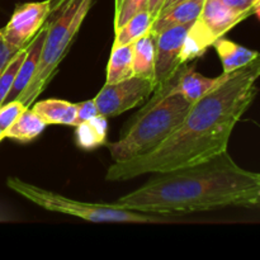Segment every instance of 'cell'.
Returning <instances> with one entry per match:
<instances>
[{
    "label": "cell",
    "mask_w": 260,
    "mask_h": 260,
    "mask_svg": "<svg viewBox=\"0 0 260 260\" xmlns=\"http://www.w3.org/2000/svg\"><path fill=\"white\" fill-rule=\"evenodd\" d=\"M50 8L51 0L17 5L8 24L2 28L4 40L18 48L29 45L33 37L46 23Z\"/></svg>",
    "instance_id": "52a82bcc"
},
{
    "label": "cell",
    "mask_w": 260,
    "mask_h": 260,
    "mask_svg": "<svg viewBox=\"0 0 260 260\" xmlns=\"http://www.w3.org/2000/svg\"><path fill=\"white\" fill-rule=\"evenodd\" d=\"M182 2H185V0H164V4H162L161 10H160V13L165 12V10H167V9H169V8H172L173 5L179 4V3H182ZM160 13H159V14H160Z\"/></svg>",
    "instance_id": "4316f807"
},
{
    "label": "cell",
    "mask_w": 260,
    "mask_h": 260,
    "mask_svg": "<svg viewBox=\"0 0 260 260\" xmlns=\"http://www.w3.org/2000/svg\"><path fill=\"white\" fill-rule=\"evenodd\" d=\"M96 116H99V112H98V109H96L94 99L78 103V112H76L75 127L78 126V124L89 121V119L94 118V117H96Z\"/></svg>",
    "instance_id": "603a6c76"
},
{
    "label": "cell",
    "mask_w": 260,
    "mask_h": 260,
    "mask_svg": "<svg viewBox=\"0 0 260 260\" xmlns=\"http://www.w3.org/2000/svg\"><path fill=\"white\" fill-rule=\"evenodd\" d=\"M156 90L152 79L134 75L113 84H104L94 98L99 114L107 119L119 116L146 102Z\"/></svg>",
    "instance_id": "8992f818"
},
{
    "label": "cell",
    "mask_w": 260,
    "mask_h": 260,
    "mask_svg": "<svg viewBox=\"0 0 260 260\" xmlns=\"http://www.w3.org/2000/svg\"><path fill=\"white\" fill-rule=\"evenodd\" d=\"M96 0H51L46 35L37 69L18 99L30 108L46 90L68 55L76 35Z\"/></svg>",
    "instance_id": "277c9868"
},
{
    "label": "cell",
    "mask_w": 260,
    "mask_h": 260,
    "mask_svg": "<svg viewBox=\"0 0 260 260\" xmlns=\"http://www.w3.org/2000/svg\"><path fill=\"white\" fill-rule=\"evenodd\" d=\"M30 108L46 122V124H65L75 127L78 104L62 99L36 101Z\"/></svg>",
    "instance_id": "4fadbf2b"
},
{
    "label": "cell",
    "mask_w": 260,
    "mask_h": 260,
    "mask_svg": "<svg viewBox=\"0 0 260 260\" xmlns=\"http://www.w3.org/2000/svg\"><path fill=\"white\" fill-rule=\"evenodd\" d=\"M203 4H205V0H185L179 4L173 5L172 8L161 12L155 18L150 32L157 35L160 30L165 28L193 23L200 17Z\"/></svg>",
    "instance_id": "7c38bea8"
},
{
    "label": "cell",
    "mask_w": 260,
    "mask_h": 260,
    "mask_svg": "<svg viewBox=\"0 0 260 260\" xmlns=\"http://www.w3.org/2000/svg\"><path fill=\"white\" fill-rule=\"evenodd\" d=\"M254 14H256V17H258L259 19H260V5H259L258 8H256V9H255V13H254Z\"/></svg>",
    "instance_id": "f1b7e54d"
},
{
    "label": "cell",
    "mask_w": 260,
    "mask_h": 260,
    "mask_svg": "<svg viewBox=\"0 0 260 260\" xmlns=\"http://www.w3.org/2000/svg\"><path fill=\"white\" fill-rule=\"evenodd\" d=\"M134 75V43L113 46L107 66L106 84L118 83Z\"/></svg>",
    "instance_id": "e0dca14e"
},
{
    "label": "cell",
    "mask_w": 260,
    "mask_h": 260,
    "mask_svg": "<svg viewBox=\"0 0 260 260\" xmlns=\"http://www.w3.org/2000/svg\"><path fill=\"white\" fill-rule=\"evenodd\" d=\"M213 47L220 57L225 74L234 73L243 66L248 65L259 53L258 51L250 50V48L239 45L225 37L218 38L213 43Z\"/></svg>",
    "instance_id": "5bb4252c"
},
{
    "label": "cell",
    "mask_w": 260,
    "mask_h": 260,
    "mask_svg": "<svg viewBox=\"0 0 260 260\" xmlns=\"http://www.w3.org/2000/svg\"><path fill=\"white\" fill-rule=\"evenodd\" d=\"M19 50L20 48L9 45V43L4 40L2 29H0V75H2L3 71L5 70L8 63H9L10 61L14 58V56L19 52Z\"/></svg>",
    "instance_id": "cb8c5ba5"
},
{
    "label": "cell",
    "mask_w": 260,
    "mask_h": 260,
    "mask_svg": "<svg viewBox=\"0 0 260 260\" xmlns=\"http://www.w3.org/2000/svg\"><path fill=\"white\" fill-rule=\"evenodd\" d=\"M222 2L233 10L245 15L246 18L254 14L255 9L258 8V2L256 0H222Z\"/></svg>",
    "instance_id": "d4e9b609"
},
{
    "label": "cell",
    "mask_w": 260,
    "mask_h": 260,
    "mask_svg": "<svg viewBox=\"0 0 260 260\" xmlns=\"http://www.w3.org/2000/svg\"><path fill=\"white\" fill-rule=\"evenodd\" d=\"M174 75L157 86L136 113L121 139L108 145L113 161H126L152 151L183 121L192 104L178 93H169Z\"/></svg>",
    "instance_id": "3957f363"
},
{
    "label": "cell",
    "mask_w": 260,
    "mask_h": 260,
    "mask_svg": "<svg viewBox=\"0 0 260 260\" xmlns=\"http://www.w3.org/2000/svg\"><path fill=\"white\" fill-rule=\"evenodd\" d=\"M46 122L33 111L25 108L14 123L4 131V139L15 140L20 142H28L40 136L46 128Z\"/></svg>",
    "instance_id": "9a60e30c"
},
{
    "label": "cell",
    "mask_w": 260,
    "mask_h": 260,
    "mask_svg": "<svg viewBox=\"0 0 260 260\" xmlns=\"http://www.w3.org/2000/svg\"><path fill=\"white\" fill-rule=\"evenodd\" d=\"M114 205L162 216L260 207V173L239 167L226 150L198 164L154 173L151 179Z\"/></svg>",
    "instance_id": "7a4b0ae2"
},
{
    "label": "cell",
    "mask_w": 260,
    "mask_h": 260,
    "mask_svg": "<svg viewBox=\"0 0 260 260\" xmlns=\"http://www.w3.org/2000/svg\"><path fill=\"white\" fill-rule=\"evenodd\" d=\"M122 2H123V0H114V12H116V10H118V8L121 7Z\"/></svg>",
    "instance_id": "83f0119b"
},
{
    "label": "cell",
    "mask_w": 260,
    "mask_h": 260,
    "mask_svg": "<svg viewBox=\"0 0 260 260\" xmlns=\"http://www.w3.org/2000/svg\"><path fill=\"white\" fill-rule=\"evenodd\" d=\"M154 23V18L150 14L149 10L145 9L142 12L137 13L136 15L127 20L123 25L114 29L116 37H114L113 46H122L134 43L139 38L144 37L145 35L150 32Z\"/></svg>",
    "instance_id": "ac0fdd59"
},
{
    "label": "cell",
    "mask_w": 260,
    "mask_h": 260,
    "mask_svg": "<svg viewBox=\"0 0 260 260\" xmlns=\"http://www.w3.org/2000/svg\"><path fill=\"white\" fill-rule=\"evenodd\" d=\"M7 185L22 196L29 202L50 211V212L63 213L89 222H108V223H157L164 222L162 215L146 213L140 211L127 210L114 203H89L80 202L73 198L65 197L58 193L43 189L35 184L24 182L19 178H8Z\"/></svg>",
    "instance_id": "5b68a950"
},
{
    "label": "cell",
    "mask_w": 260,
    "mask_h": 260,
    "mask_svg": "<svg viewBox=\"0 0 260 260\" xmlns=\"http://www.w3.org/2000/svg\"><path fill=\"white\" fill-rule=\"evenodd\" d=\"M162 4H164V0H149V3H147V10L152 15L154 20L159 15Z\"/></svg>",
    "instance_id": "484cf974"
},
{
    "label": "cell",
    "mask_w": 260,
    "mask_h": 260,
    "mask_svg": "<svg viewBox=\"0 0 260 260\" xmlns=\"http://www.w3.org/2000/svg\"><path fill=\"white\" fill-rule=\"evenodd\" d=\"M27 50L28 45L25 46V47L20 48L19 52H18L17 55L14 56V58L8 63L5 70L3 71L2 75H0V107L5 103V99H7L8 94H9L10 89H12L13 83H14L15 80V76H17L18 74V70H19L20 65H22L23 62V58L25 57Z\"/></svg>",
    "instance_id": "ffe728a7"
},
{
    "label": "cell",
    "mask_w": 260,
    "mask_h": 260,
    "mask_svg": "<svg viewBox=\"0 0 260 260\" xmlns=\"http://www.w3.org/2000/svg\"><path fill=\"white\" fill-rule=\"evenodd\" d=\"M244 19H246L245 15L231 9L222 0H205L202 12L194 20V27L213 46L218 38L223 37Z\"/></svg>",
    "instance_id": "9c48e42d"
},
{
    "label": "cell",
    "mask_w": 260,
    "mask_h": 260,
    "mask_svg": "<svg viewBox=\"0 0 260 260\" xmlns=\"http://www.w3.org/2000/svg\"><path fill=\"white\" fill-rule=\"evenodd\" d=\"M193 23L165 28L156 35V53H155L154 81L156 88L169 80L179 69L180 53L185 36Z\"/></svg>",
    "instance_id": "ba28073f"
},
{
    "label": "cell",
    "mask_w": 260,
    "mask_h": 260,
    "mask_svg": "<svg viewBox=\"0 0 260 260\" xmlns=\"http://www.w3.org/2000/svg\"><path fill=\"white\" fill-rule=\"evenodd\" d=\"M229 74L222 73V75L217 76V78H207V76L197 73L193 66H187V63H183L175 71L173 85L169 93L182 94L190 104H193L198 99L210 93L218 84L222 83L228 78Z\"/></svg>",
    "instance_id": "30bf717a"
},
{
    "label": "cell",
    "mask_w": 260,
    "mask_h": 260,
    "mask_svg": "<svg viewBox=\"0 0 260 260\" xmlns=\"http://www.w3.org/2000/svg\"><path fill=\"white\" fill-rule=\"evenodd\" d=\"M27 107H24V104L19 101V99H15V101L8 102L4 103L0 107V128L3 131L9 128L13 123H14L15 119L22 114V112Z\"/></svg>",
    "instance_id": "7402d4cb"
},
{
    "label": "cell",
    "mask_w": 260,
    "mask_h": 260,
    "mask_svg": "<svg viewBox=\"0 0 260 260\" xmlns=\"http://www.w3.org/2000/svg\"><path fill=\"white\" fill-rule=\"evenodd\" d=\"M260 52L251 62L230 73L215 89L190 106L179 126L152 151L126 161H113L106 179L123 182L145 174L194 165L226 151L231 134L258 94Z\"/></svg>",
    "instance_id": "6da1fadb"
},
{
    "label": "cell",
    "mask_w": 260,
    "mask_h": 260,
    "mask_svg": "<svg viewBox=\"0 0 260 260\" xmlns=\"http://www.w3.org/2000/svg\"><path fill=\"white\" fill-rule=\"evenodd\" d=\"M156 35L149 32L134 42V73L142 78L152 79L155 74ZM155 83V81H154Z\"/></svg>",
    "instance_id": "2e32d148"
},
{
    "label": "cell",
    "mask_w": 260,
    "mask_h": 260,
    "mask_svg": "<svg viewBox=\"0 0 260 260\" xmlns=\"http://www.w3.org/2000/svg\"><path fill=\"white\" fill-rule=\"evenodd\" d=\"M45 35L46 24H43V27L38 30L37 35L33 37V40L30 41V43L28 45L25 57L23 58V62L22 65H20L19 70H18V74L17 76H15V80L14 83H13L12 89H10L9 94H8L7 99H5V103L18 99L19 94L24 90L25 86H27L28 84H29V81L32 80L33 75H35L36 73V69H37L38 61H40Z\"/></svg>",
    "instance_id": "8fae6325"
},
{
    "label": "cell",
    "mask_w": 260,
    "mask_h": 260,
    "mask_svg": "<svg viewBox=\"0 0 260 260\" xmlns=\"http://www.w3.org/2000/svg\"><path fill=\"white\" fill-rule=\"evenodd\" d=\"M147 3L149 0H123L118 10L114 12V29L123 25L137 13L147 9Z\"/></svg>",
    "instance_id": "44dd1931"
},
{
    "label": "cell",
    "mask_w": 260,
    "mask_h": 260,
    "mask_svg": "<svg viewBox=\"0 0 260 260\" xmlns=\"http://www.w3.org/2000/svg\"><path fill=\"white\" fill-rule=\"evenodd\" d=\"M256 2H258V7L260 5V0H256Z\"/></svg>",
    "instance_id": "4dcf8cb0"
},
{
    "label": "cell",
    "mask_w": 260,
    "mask_h": 260,
    "mask_svg": "<svg viewBox=\"0 0 260 260\" xmlns=\"http://www.w3.org/2000/svg\"><path fill=\"white\" fill-rule=\"evenodd\" d=\"M3 140H4V131H3L2 128H0V142H2Z\"/></svg>",
    "instance_id": "f546056e"
},
{
    "label": "cell",
    "mask_w": 260,
    "mask_h": 260,
    "mask_svg": "<svg viewBox=\"0 0 260 260\" xmlns=\"http://www.w3.org/2000/svg\"><path fill=\"white\" fill-rule=\"evenodd\" d=\"M107 131V118L99 114L76 126V142L81 149H94L106 142Z\"/></svg>",
    "instance_id": "d6986e66"
}]
</instances>
